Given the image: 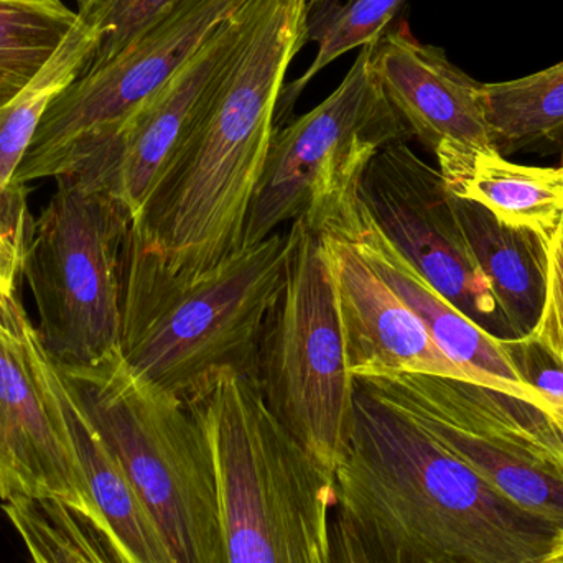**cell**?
I'll use <instances>...</instances> for the list:
<instances>
[{
  "mask_svg": "<svg viewBox=\"0 0 563 563\" xmlns=\"http://www.w3.org/2000/svg\"><path fill=\"white\" fill-rule=\"evenodd\" d=\"M246 9L236 56L132 221L135 236L181 273L210 269L243 247L285 75L307 43L308 0H247Z\"/></svg>",
  "mask_w": 563,
  "mask_h": 563,
  "instance_id": "cell-1",
  "label": "cell"
},
{
  "mask_svg": "<svg viewBox=\"0 0 563 563\" xmlns=\"http://www.w3.org/2000/svg\"><path fill=\"white\" fill-rule=\"evenodd\" d=\"M334 488L364 541L432 563H538L559 532L356 383Z\"/></svg>",
  "mask_w": 563,
  "mask_h": 563,
  "instance_id": "cell-2",
  "label": "cell"
},
{
  "mask_svg": "<svg viewBox=\"0 0 563 563\" xmlns=\"http://www.w3.org/2000/svg\"><path fill=\"white\" fill-rule=\"evenodd\" d=\"M294 244L290 227L190 274L168 266L131 228L119 343L125 366L185 402L221 374L253 377Z\"/></svg>",
  "mask_w": 563,
  "mask_h": 563,
  "instance_id": "cell-3",
  "label": "cell"
},
{
  "mask_svg": "<svg viewBox=\"0 0 563 563\" xmlns=\"http://www.w3.org/2000/svg\"><path fill=\"white\" fill-rule=\"evenodd\" d=\"M187 404L213 456L223 563H333L334 476L282 426L253 377L221 374Z\"/></svg>",
  "mask_w": 563,
  "mask_h": 563,
  "instance_id": "cell-4",
  "label": "cell"
},
{
  "mask_svg": "<svg viewBox=\"0 0 563 563\" xmlns=\"http://www.w3.org/2000/svg\"><path fill=\"white\" fill-rule=\"evenodd\" d=\"M56 367L175 561L223 563L213 456L190 406L139 379L119 353L95 366Z\"/></svg>",
  "mask_w": 563,
  "mask_h": 563,
  "instance_id": "cell-5",
  "label": "cell"
},
{
  "mask_svg": "<svg viewBox=\"0 0 563 563\" xmlns=\"http://www.w3.org/2000/svg\"><path fill=\"white\" fill-rule=\"evenodd\" d=\"M410 139L374 76L369 45L363 46L321 104L274 131L243 247L295 221L318 234L351 236L363 223L360 191L371 161Z\"/></svg>",
  "mask_w": 563,
  "mask_h": 563,
  "instance_id": "cell-6",
  "label": "cell"
},
{
  "mask_svg": "<svg viewBox=\"0 0 563 563\" xmlns=\"http://www.w3.org/2000/svg\"><path fill=\"white\" fill-rule=\"evenodd\" d=\"M33 223L22 274L38 310L40 343L59 367H86L119 353L122 274L132 217L76 175Z\"/></svg>",
  "mask_w": 563,
  "mask_h": 563,
  "instance_id": "cell-7",
  "label": "cell"
},
{
  "mask_svg": "<svg viewBox=\"0 0 563 563\" xmlns=\"http://www.w3.org/2000/svg\"><path fill=\"white\" fill-rule=\"evenodd\" d=\"M290 227L287 280L264 324L253 379L282 426L334 476L350 445L356 379L347 371L321 234L303 221Z\"/></svg>",
  "mask_w": 563,
  "mask_h": 563,
  "instance_id": "cell-8",
  "label": "cell"
},
{
  "mask_svg": "<svg viewBox=\"0 0 563 563\" xmlns=\"http://www.w3.org/2000/svg\"><path fill=\"white\" fill-rule=\"evenodd\" d=\"M409 417L479 478L536 518L563 529V429L518 397L426 374L357 379Z\"/></svg>",
  "mask_w": 563,
  "mask_h": 563,
  "instance_id": "cell-9",
  "label": "cell"
},
{
  "mask_svg": "<svg viewBox=\"0 0 563 563\" xmlns=\"http://www.w3.org/2000/svg\"><path fill=\"white\" fill-rule=\"evenodd\" d=\"M246 2L178 0L118 56L81 73L46 109L15 184L71 174Z\"/></svg>",
  "mask_w": 563,
  "mask_h": 563,
  "instance_id": "cell-10",
  "label": "cell"
},
{
  "mask_svg": "<svg viewBox=\"0 0 563 563\" xmlns=\"http://www.w3.org/2000/svg\"><path fill=\"white\" fill-rule=\"evenodd\" d=\"M12 498L62 503L98 525L49 356L23 308L0 330V501Z\"/></svg>",
  "mask_w": 563,
  "mask_h": 563,
  "instance_id": "cell-11",
  "label": "cell"
},
{
  "mask_svg": "<svg viewBox=\"0 0 563 563\" xmlns=\"http://www.w3.org/2000/svg\"><path fill=\"white\" fill-rule=\"evenodd\" d=\"M360 195L374 227L450 303L476 323L498 311L460 231L442 174L407 142L387 145L371 161Z\"/></svg>",
  "mask_w": 563,
  "mask_h": 563,
  "instance_id": "cell-12",
  "label": "cell"
},
{
  "mask_svg": "<svg viewBox=\"0 0 563 563\" xmlns=\"http://www.w3.org/2000/svg\"><path fill=\"white\" fill-rule=\"evenodd\" d=\"M246 3L211 33L157 95L68 175L114 197L134 221L190 137L236 56L246 32Z\"/></svg>",
  "mask_w": 563,
  "mask_h": 563,
  "instance_id": "cell-13",
  "label": "cell"
},
{
  "mask_svg": "<svg viewBox=\"0 0 563 563\" xmlns=\"http://www.w3.org/2000/svg\"><path fill=\"white\" fill-rule=\"evenodd\" d=\"M321 240L330 260L341 336L353 379L426 374L478 384L437 346L420 318L350 241L334 234H321Z\"/></svg>",
  "mask_w": 563,
  "mask_h": 563,
  "instance_id": "cell-14",
  "label": "cell"
},
{
  "mask_svg": "<svg viewBox=\"0 0 563 563\" xmlns=\"http://www.w3.org/2000/svg\"><path fill=\"white\" fill-rule=\"evenodd\" d=\"M371 68L412 137L435 152L443 142L496 148L482 101V82L420 43L406 22L371 43Z\"/></svg>",
  "mask_w": 563,
  "mask_h": 563,
  "instance_id": "cell-15",
  "label": "cell"
},
{
  "mask_svg": "<svg viewBox=\"0 0 563 563\" xmlns=\"http://www.w3.org/2000/svg\"><path fill=\"white\" fill-rule=\"evenodd\" d=\"M340 238L356 247L377 276L420 318L437 346L453 363L468 371L479 386L526 400L552 417L559 426L554 406L538 387L525 380L505 340L493 336L442 297L374 227L364 210L360 228L351 236Z\"/></svg>",
  "mask_w": 563,
  "mask_h": 563,
  "instance_id": "cell-16",
  "label": "cell"
},
{
  "mask_svg": "<svg viewBox=\"0 0 563 563\" xmlns=\"http://www.w3.org/2000/svg\"><path fill=\"white\" fill-rule=\"evenodd\" d=\"M453 197L488 210L499 223L531 231L551 244L563 220V164H515L496 148L443 142L433 152Z\"/></svg>",
  "mask_w": 563,
  "mask_h": 563,
  "instance_id": "cell-17",
  "label": "cell"
},
{
  "mask_svg": "<svg viewBox=\"0 0 563 563\" xmlns=\"http://www.w3.org/2000/svg\"><path fill=\"white\" fill-rule=\"evenodd\" d=\"M49 376L98 509L92 529L118 563H178L128 476L66 389L52 357Z\"/></svg>",
  "mask_w": 563,
  "mask_h": 563,
  "instance_id": "cell-18",
  "label": "cell"
},
{
  "mask_svg": "<svg viewBox=\"0 0 563 563\" xmlns=\"http://www.w3.org/2000/svg\"><path fill=\"white\" fill-rule=\"evenodd\" d=\"M460 231L515 338L534 331L548 287L549 246L531 231L499 223L473 201L452 198Z\"/></svg>",
  "mask_w": 563,
  "mask_h": 563,
  "instance_id": "cell-19",
  "label": "cell"
},
{
  "mask_svg": "<svg viewBox=\"0 0 563 563\" xmlns=\"http://www.w3.org/2000/svg\"><path fill=\"white\" fill-rule=\"evenodd\" d=\"M98 46V33L78 16L38 75L15 98L0 106V224L25 246L32 238L33 221L25 188L15 184L16 172L46 109L63 89L85 73Z\"/></svg>",
  "mask_w": 563,
  "mask_h": 563,
  "instance_id": "cell-20",
  "label": "cell"
},
{
  "mask_svg": "<svg viewBox=\"0 0 563 563\" xmlns=\"http://www.w3.org/2000/svg\"><path fill=\"white\" fill-rule=\"evenodd\" d=\"M482 101L499 154L555 152L563 164V62L525 78L482 85Z\"/></svg>",
  "mask_w": 563,
  "mask_h": 563,
  "instance_id": "cell-21",
  "label": "cell"
},
{
  "mask_svg": "<svg viewBox=\"0 0 563 563\" xmlns=\"http://www.w3.org/2000/svg\"><path fill=\"white\" fill-rule=\"evenodd\" d=\"M76 20L62 0H0V106L38 75Z\"/></svg>",
  "mask_w": 563,
  "mask_h": 563,
  "instance_id": "cell-22",
  "label": "cell"
},
{
  "mask_svg": "<svg viewBox=\"0 0 563 563\" xmlns=\"http://www.w3.org/2000/svg\"><path fill=\"white\" fill-rule=\"evenodd\" d=\"M407 0H318L308 3L307 42L317 43V56L301 78L284 86L279 99L282 115L294 108L298 96L314 75L354 48L376 42L406 5Z\"/></svg>",
  "mask_w": 563,
  "mask_h": 563,
  "instance_id": "cell-23",
  "label": "cell"
},
{
  "mask_svg": "<svg viewBox=\"0 0 563 563\" xmlns=\"http://www.w3.org/2000/svg\"><path fill=\"white\" fill-rule=\"evenodd\" d=\"M2 512L30 563H118L92 526L62 503L12 498Z\"/></svg>",
  "mask_w": 563,
  "mask_h": 563,
  "instance_id": "cell-24",
  "label": "cell"
},
{
  "mask_svg": "<svg viewBox=\"0 0 563 563\" xmlns=\"http://www.w3.org/2000/svg\"><path fill=\"white\" fill-rule=\"evenodd\" d=\"M78 16L99 35L88 68L104 65L128 48L178 0H76ZM86 68V69H88ZM85 69V71H86Z\"/></svg>",
  "mask_w": 563,
  "mask_h": 563,
  "instance_id": "cell-25",
  "label": "cell"
},
{
  "mask_svg": "<svg viewBox=\"0 0 563 563\" xmlns=\"http://www.w3.org/2000/svg\"><path fill=\"white\" fill-rule=\"evenodd\" d=\"M525 340L538 344L563 371V236L555 234L549 246L548 287L544 307L534 331Z\"/></svg>",
  "mask_w": 563,
  "mask_h": 563,
  "instance_id": "cell-26",
  "label": "cell"
},
{
  "mask_svg": "<svg viewBox=\"0 0 563 563\" xmlns=\"http://www.w3.org/2000/svg\"><path fill=\"white\" fill-rule=\"evenodd\" d=\"M26 247L0 224V330L9 327L23 308L16 295V284L22 274Z\"/></svg>",
  "mask_w": 563,
  "mask_h": 563,
  "instance_id": "cell-27",
  "label": "cell"
},
{
  "mask_svg": "<svg viewBox=\"0 0 563 563\" xmlns=\"http://www.w3.org/2000/svg\"><path fill=\"white\" fill-rule=\"evenodd\" d=\"M330 531L333 563H373L360 532L336 506L331 515Z\"/></svg>",
  "mask_w": 563,
  "mask_h": 563,
  "instance_id": "cell-28",
  "label": "cell"
},
{
  "mask_svg": "<svg viewBox=\"0 0 563 563\" xmlns=\"http://www.w3.org/2000/svg\"><path fill=\"white\" fill-rule=\"evenodd\" d=\"M538 563H563V529L555 534L551 548L539 559Z\"/></svg>",
  "mask_w": 563,
  "mask_h": 563,
  "instance_id": "cell-29",
  "label": "cell"
},
{
  "mask_svg": "<svg viewBox=\"0 0 563 563\" xmlns=\"http://www.w3.org/2000/svg\"><path fill=\"white\" fill-rule=\"evenodd\" d=\"M559 233H561L563 236V220H562L561 230H559Z\"/></svg>",
  "mask_w": 563,
  "mask_h": 563,
  "instance_id": "cell-30",
  "label": "cell"
},
{
  "mask_svg": "<svg viewBox=\"0 0 563 563\" xmlns=\"http://www.w3.org/2000/svg\"><path fill=\"white\" fill-rule=\"evenodd\" d=\"M318 2V0H308V3Z\"/></svg>",
  "mask_w": 563,
  "mask_h": 563,
  "instance_id": "cell-31",
  "label": "cell"
}]
</instances>
